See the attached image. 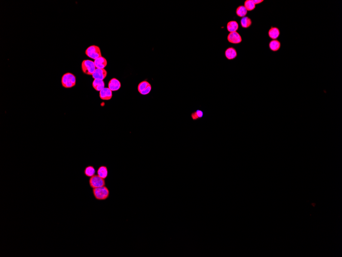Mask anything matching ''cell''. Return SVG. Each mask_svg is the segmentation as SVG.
<instances>
[{
  "label": "cell",
  "mask_w": 342,
  "mask_h": 257,
  "mask_svg": "<svg viewBox=\"0 0 342 257\" xmlns=\"http://www.w3.org/2000/svg\"><path fill=\"white\" fill-rule=\"evenodd\" d=\"M236 12L237 15H238V17L243 18V17H246V15L247 14V11L244 6L241 5V6H239L237 8Z\"/></svg>",
  "instance_id": "ffe728a7"
},
{
  "label": "cell",
  "mask_w": 342,
  "mask_h": 257,
  "mask_svg": "<svg viewBox=\"0 0 342 257\" xmlns=\"http://www.w3.org/2000/svg\"><path fill=\"white\" fill-rule=\"evenodd\" d=\"M225 55L228 60H233L237 56V52L235 48L229 47L226 50Z\"/></svg>",
  "instance_id": "7c38bea8"
},
{
  "label": "cell",
  "mask_w": 342,
  "mask_h": 257,
  "mask_svg": "<svg viewBox=\"0 0 342 257\" xmlns=\"http://www.w3.org/2000/svg\"><path fill=\"white\" fill-rule=\"evenodd\" d=\"M137 89L140 94L143 95H147L149 94L151 91L152 86L147 81H143L139 84Z\"/></svg>",
  "instance_id": "8992f818"
},
{
  "label": "cell",
  "mask_w": 342,
  "mask_h": 257,
  "mask_svg": "<svg viewBox=\"0 0 342 257\" xmlns=\"http://www.w3.org/2000/svg\"><path fill=\"white\" fill-rule=\"evenodd\" d=\"M100 97L103 100H110L112 98V91L108 87H105L100 91Z\"/></svg>",
  "instance_id": "9c48e42d"
},
{
  "label": "cell",
  "mask_w": 342,
  "mask_h": 257,
  "mask_svg": "<svg viewBox=\"0 0 342 257\" xmlns=\"http://www.w3.org/2000/svg\"><path fill=\"white\" fill-rule=\"evenodd\" d=\"M94 63L96 68L104 69L107 65V61L102 56L95 59Z\"/></svg>",
  "instance_id": "8fae6325"
},
{
  "label": "cell",
  "mask_w": 342,
  "mask_h": 257,
  "mask_svg": "<svg viewBox=\"0 0 342 257\" xmlns=\"http://www.w3.org/2000/svg\"><path fill=\"white\" fill-rule=\"evenodd\" d=\"M244 6L247 11H253L256 8V5L253 0H246L244 2Z\"/></svg>",
  "instance_id": "44dd1931"
},
{
  "label": "cell",
  "mask_w": 342,
  "mask_h": 257,
  "mask_svg": "<svg viewBox=\"0 0 342 257\" xmlns=\"http://www.w3.org/2000/svg\"><path fill=\"white\" fill-rule=\"evenodd\" d=\"M228 40L229 43L232 44H239L242 42V37L238 32L230 33L228 36Z\"/></svg>",
  "instance_id": "52a82bcc"
},
{
  "label": "cell",
  "mask_w": 342,
  "mask_h": 257,
  "mask_svg": "<svg viewBox=\"0 0 342 257\" xmlns=\"http://www.w3.org/2000/svg\"><path fill=\"white\" fill-rule=\"evenodd\" d=\"M253 1H254V2L255 5L258 4L262 3V2H263V0H253Z\"/></svg>",
  "instance_id": "603a6c76"
},
{
  "label": "cell",
  "mask_w": 342,
  "mask_h": 257,
  "mask_svg": "<svg viewBox=\"0 0 342 257\" xmlns=\"http://www.w3.org/2000/svg\"><path fill=\"white\" fill-rule=\"evenodd\" d=\"M84 173L87 176L92 177L95 175V169L92 166H88L84 170Z\"/></svg>",
  "instance_id": "7402d4cb"
},
{
  "label": "cell",
  "mask_w": 342,
  "mask_h": 257,
  "mask_svg": "<svg viewBox=\"0 0 342 257\" xmlns=\"http://www.w3.org/2000/svg\"><path fill=\"white\" fill-rule=\"evenodd\" d=\"M97 173L98 176L105 179L108 175L107 168L105 166H100L97 171Z\"/></svg>",
  "instance_id": "e0dca14e"
},
{
  "label": "cell",
  "mask_w": 342,
  "mask_h": 257,
  "mask_svg": "<svg viewBox=\"0 0 342 257\" xmlns=\"http://www.w3.org/2000/svg\"><path fill=\"white\" fill-rule=\"evenodd\" d=\"M62 84L64 88H72L76 84V77L72 73L67 72L62 76Z\"/></svg>",
  "instance_id": "7a4b0ae2"
},
{
  "label": "cell",
  "mask_w": 342,
  "mask_h": 257,
  "mask_svg": "<svg viewBox=\"0 0 342 257\" xmlns=\"http://www.w3.org/2000/svg\"><path fill=\"white\" fill-rule=\"evenodd\" d=\"M268 36L272 40H276L280 36V30L275 27H271L268 31Z\"/></svg>",
  "instance_id": "4fadbf2b"
},
{
  "label": "cell",
  "mask_w": 342,
  "mask_h": 257,
  "mask_svg": "<svg viewBox=\"0 0 342 257\" xmlns=\"http://www.w3.org/2000/svg\"><path fill=\"white\" fill-rule=\"evenodd\" d=\"M121 87L120 81L116 78H112L109 82L108 88L112 91H118Z\"/></svg>",
  "instance_id": "30bf717a"
},
{
  "label": "cell",
  "mask_w": 342,
  "mask_h": 257,
  "mask_svg": "<svg viewBox=\"0 0 342 257\" xmlns=\"http://www.w3.org/2000/svg\"><path fill=\"white\" fill-rule=\"evenodd\" d=\"M239 28V25L236 21H229L227 24V29L229 33L237 32Z\"/></svg>",
  "instance_id": "2e32d148"
},
{
  "label": "cell",
  "mask_w": 342,
  "mask_h": 257,
  "mask_svg": "<svg viewBox=\"0 0 342 257\" xmlns=\"http://www.w3.org/2000/svg\"><path fill=\"white\" fill-rule=\"evenodd\" d=\"M92 193L95 199L98 201L106 200L110 196L109 189L105 186L93 189Z\"/></svg>",
  "instance_id": "6da1fadb"
},
{
  "label": "cell",
  "mask_w": 342,
  "mask_h": 257,
  "mask_svg": "<svg viewBox=\"0 0 342 257\" xmlns=\"http://www.w3.org/2000/svg\"><path fill=\"white\" fill-rule=\"evenodd\" d=\"M87 56L95 60L101 57V52L99 47L96 45H91L88 47L85 51Z\"/></svg>",
  "instance_id": "277c9868"
},
{
  "label": "cell",
  "mask_w": 342,
  "mask_h": 257,
  "mask_svg": "<svg viewBox=\"0 0 342 257\" xmlns=\"http://www.w3.org/2000/svg\"><path fill=\"white\" fill-rule=\"evenodd\" d=\"M269 47L271 51H278L281 47V43L277 40H272L269 43Z\"/></svg>",
  "instance_id": "9a60e30c"
},
{
  "label": "cell",
  "mask_w": 342,
  "mask_h": 257,
  "mask_svg": "<svg viewBox=\"0 0 342 257\" xmlns=\"http://www.w3.org/2000/svg\"><path fill=\"white\" fill-rule=\"evenodd\" d=\"M105 82L101 80L94 79L92 82V86L96 91H101L105 88Z\"/></svg>",
  "instance_id": "5bb4252c"
},
{
  "label": "cell",
  "mask_w": 342,
  "mask_h": 257,
  "mask_svg": "<svg viewBox=\"0 0 342 257\" xmlns=\"http://www.w3.org/2000/svg\"><path fill=\"white\" fill-rule=\"evenodd\" d=\"M89 184L90 187L93 189L106 185V182L104 179L95 175L90 179Z\"/></svg>",
  "instance_id": "5b68a950"
},
{
  "label": "cell",
  "mask_w": 342,
  "mask_h": 257,
  "mask_svg": "<svg viewBox=\"0 0 342 257\" xmlns=\"http://www.w3.org/2000/svg\"><path fill=\"white\" fill-rule=\"evenodd\" d=\"M240 23L242 28H247L251 25L252 21L249 17H244L241 19Z\"/></svg>",
  "instance_id": "ac0fdd59"
},
{
  "label": "cell",
  "mask_w": 342,
  "mask_h": 257,
  "mask_svg": "<svg viewBox=\"0 0 342 257\" xmlns=\"http://www.w3.org/2000/svg\"><path fill=\"white\" fill-rule=\"evenodd\" d=\"M96 67L94 62L89 60H83L82 63V69L83 73L89 76H92L96 70Z\"/></svg>",
  "instance_id": "3957f363"
},
{
  "label": "cell",
  "mask_w": 342,
  "mask_h": 257,
  "mask_svg": "<svg viewBox=\"0 0 342 257\" xmlns=\"http://www.w3.org/2000/svg\"><path fill=\"white\" fill-rule=\"evenodd\" d=\"M107 76V72L105 69L96 68L93 74L92 75L94 79L103 80Z\"/></svg>",
  "instance_id": "ba28073f"
},
{
  "label": "cell",
  "mask_w": 342,
  "mask_h": 257,
  "mask_svg": "<svg viewBox=\"0 0 342 257\" xmlns=\"http://www.w3.org/2000/svg\"><path fill=\"white\" fill-rule=\"evenodd\" d=\"M203 111L200 109H197L196 111L193 112L191 114V118L193 121H197L199 120L203 117Z\"/></svg>",
  "instance_id": "d6986e66"
}]
</instances>
